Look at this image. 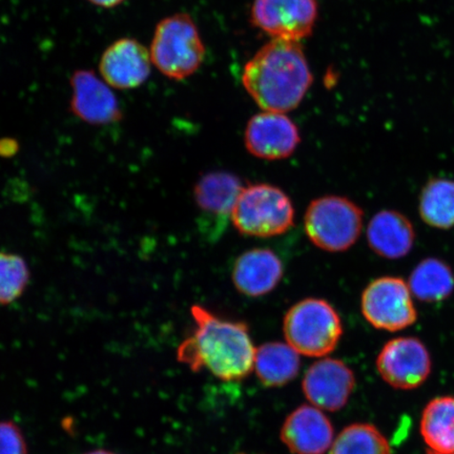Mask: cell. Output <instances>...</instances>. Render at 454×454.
I'll list each match as a JSON object with an SVG mask.
<instances>
[{"label": "cell", "instance_id": "cell-1", "mask_svg": "<svg viewBox=\"0 0 454 454\" xmlns=\"http://www.w3.org/2000/svg\"><path fill=\"white\" fill-rule=\"evenodd\" d=\"M196 328L180 344L177 360L192 372L208 371L227 382L241 381L254 371L255 348L248 326L221 319L203 306L191 309Z\"/></svg>", "mask_w": 454, "mask_h": 454}, {"label": "cell", "instance_id": "cell-2", "mask_svg": "<svg viewBox=\"0 0 454 454\" xmlns=\"http://www.w3.org/2000/svg\"><path fill=\"white\" fill-rule=\"evenodd\" d=\"M242 82L261 109L286 114L304 99L312 74L300 42L272 39L247 62Z\"/></svg>", "mask_w": 454, "mask_h": 454}, {"label": "cell", "instance_id": "cell-3", "mask_svg": "<svg viewBox=\"0 0 454 454\" xmlns=\"http://www.w3.org/2000/svg\"><path fill=\"white\" fill-rule=\"evenodd\" d=\"M150 54L153 65L164 76L184 81L201 67L206 47L192 17L178 13L159 22Z\"/></svg>", "mask_w": 454, "mask_h": 454}, {"label": "cell", "instance_id": "cell-4", "mask_svg": "<svg viewBox=\"0 0 454 454\" xmlns=\"http://www.w3.org/2000/svg\"><path fill=\"white\" fill-rule=\"evenodd\" d=\"M287 344L299 355L322 357L336 349L343 334L338 311L323 299L308 298L292 306L283 321Z\"/></svg>", "mask_w": 454, "mask_h": 454}, {"label": "cell", "instance_id": "cell-5", "mask_svg": "<svg viewBox=\"0 0 454 454\" xmlns=\"http://www.w3.org/2000/svg\"><path fill=\"white\" fill-rule=\"evenodd\" d=\"M231 223L244 236L271 238L286 234L294 223L291 198L279 187L266 184L244 186Z\"/></svg>", "mask_w": 454, "mask_h": 454}, {"label": "cell", "instance_id": "cell-6", "mask_svg": "<svg viewBox=\"0 0 454 454\" xmlns=\"http://www.w3.org/2000/svg\"><path fill=\"white\" fill-rule=\"evenodd\" d=\"M363 218L364 214L362 208L348 198H317L306 209V235L322 251L345 252L359 239Z\"/></svg>", "mask_w": 454, "mask_h": 454}, {"label": "cell", "instance_id": "cell-7", "mask_svg": "<svg viewBox=\"0 0 454 454\" xmlns=\"http://www.w3.org/2000/svg\"><path fill=\"white\" fill-rule=\"evenodd\" d=\"M368 323L386 332H399L416 323L418 314L408 283L396 277H382L369 283L361 299Z\"/></svg>", "mask_w": 454, "mask_h": 454}, {"label": "cell", "instance_id": "cell-8", "mask_svg": "<svg viewBox=\"0 0 454 454\" xmlns=\"http://www.w3.org/2000/svg\"><path fill=\"white\" fill-rule=\"evenodd\" d=\"M252 21L272 39L300 42L317 19V0H254Z\"/></svg>", "mask_w": 454, "mask_h": 454}, {"label": "cell", "instance_id": "cell-9", "mask_svg": "<svg viewBox=\"0 0 454 454\" xmlns=\"http://www.w3.org/2000/svg\"><path fill=\"white\" fill-rule=\"evenodd\" d=\"M380 376L394 388L416 389L428 379L431 357L422 340L397 338L386 343L377 359Z\"/></svg>", "mask_w": 454, "mask_h": 454}, {"label": "cell", "instance_id": "cell-10", "mask_svg": "<svg viewBox=\"0 0 454 454\" xmlns=\"http://www.w3.org/2000/svg\"><path fill=\"white\" fill-rule=\"evenodd\" d=\"M244 142L253 156L281 160L294 154L301 137L296 123L286 114L264 111L249 119Z\"/></svg>", "mask_w": 454, "mask_h": 454}, {"label": "cell", "instance_id": "cell-11", "mask_svg": "<svg viewBox=\"0 0 454 454\" xmlns=\"http://www.w3.org/2000/svg\"><path fill=\"white\" fill-rule=\"evenodd\" d=\"M243 189L239 177L224 170L207 173L197 181L195 203L211 238H218L224 231Z\"/></svg>", "mask_w": 454, "mask_h": 454}, {"label": "cell", "instance_id": "cell-12", "mask_svg": "<svg viewBox=\"0 0 454 454\" xmlns=\"http://www.w3.org/2000/svg\"><path fill=\"white\" fill-rule=\"evenodd\" d=\"M356 378L353 371L340 360L322 359L306 372L303 393L312 406L325 411H338L353 395Z\"/></svg>", "mask_w": 454, "mask_h": 454}, {"label": "cell", "instance_id": "cell-13", "mask_svg": "<svg viewBox=\"0 0 454 454\" xmlns=\"http://www.w3.org/2000/svg\"><path fill=\"white\" fill-rule=\"evenodd\" d=\"M71 111L90 126L121 121L122 111L111 87L92 71L78 70L71 78Z\"/></svg>", "mask_w": 454, "mask_h": 454}, {"label": "cell", "instance_id": "cell-14", "mask_svg": "<svg viewBox=\"0 0 454 454\" xmlns=\"http://www.w3.org/2000/svg\"><path fill=\"white\" fill-rule=\"evenodd\" d=\"M151 64V54L144 44L134 38H121L102 54L99 71L111 88L130 90L147 81Z\"/></svg>", "mask_w": 454, "mask_h": 454}, {"label": "cell", "instance_id": "cell-15", "mask_svg": "<svg viewBox=\"0 0 454 454\" xmlns=\"http://www.w3.org/2000/svg\"><path fill=\"white\" fill-rule=\"evenodd\" d=\"M281 440L294 454H325L333 442V427L319 408L302 405L294 411L281 428Z\"/></svg>", "mask_w": 454, "mask_h": 454}, {"label": "cell", "instance_id": "cell-16", "mask_svg": "<svg viewBox=\"0 0 454 454\" xmlns=\"http://www.w3.org/2000/svg\"><path fill=\"white\" fill-rule=\"evenodd\" d=\"M283 274L282 261L271 249L254 248L236 260L231 278L238 292L258 298L274 291Z\"/></svg>", "mask_w": 454, "mask_h": 454}, {"label": "cell", "instance_id": "cell-17", "mask_svg": "<svg viewBox=\"0 0 454 454\" xmlns=\"http://www.w3.org/2000/svg\"><path fill=\"white\" fill-rule=\"evenodd\" d=\"M367 241L380 257L401 259L411 253L416 241V231L405 215L385 209L374 215L369 223Z\"/></svg>", "mask_w": 454, "mask_h": 454}, {"label": "cell", "instance_id": "cell-18", "mask_svg": "<svg viewBox=\"0 0 454 454\" xmlns=\"http://www.w3.org/2000/svg\"><path fill=\"white\" fill-rule=\"evenodd\" d=\"M300 357L291 345L270 342L255 348L254 371L266 387H281L300 372Z\"/></svg>", "mask_w": 454, "mask_h": 454}, {"label": "cell", "instance_id": "cell-19", "mask_svg": "<svg viewBox=\"0 0 454 454\" xmlns=\"http://www.w3.org/2000/svg\"><path fill=\"white\" fill-rule=\"evenodd\" d=\"M421 434L428 454H454L453 396H439L428 403L422 414Z\"/></svg>", "mask_w": 454, "mask_h": 454}, {"label": "cell", "instance_id": "cell-20", "mask_svg": "<svg viewBox=\"0 0 454 454\" xmlns=\"http://www.w3.org/2000/svg\"><path fill=\"white\" fill-rule=\"evenodd\" d=\"M408 286L412 296L424 303L442 302L454 291V274L444 261L425 259L412 270Z\"/></svg>", "mask_w": 454, "mask_h": 454}, {"label": "cell", "instance_id": "cell-21", "mask_svg": "<svg viewBox=\"0 0 454 454\" xmlns=\"http://www.w3.org/2000/svg\"><path fill=\"white\" fill-rule=\"evenodd\" d=\"M419 212L426 224L439 230L451 229L454 226V181L429 180L419 196Z\"/></svg>", "mask_w": 454, "mask_h": 454}, {"label": "cell", "instance_id": "cell-22", "mask_svg": "<svg viewBox=\"0 0 454 454\" xmlns=\"http://www.w3.org/2000/svg\"><path fill=\"white\" fill-rule=\"evenodd\" d=\"M329 454H391V450L376 426L356 423L340 431Z\"/></svg>", "mask_w": 454, "mask_h": 454}, {"label": "cell", "instance_id": "cell-23", "mask_svg": "<svg viewBox=\"0 0 454 454\" xmlns=\"http://www.w3.org/2000/svg\"><path fill=\"white\" fill-rule=\"evenodd\" d=\"M31 272L21 255L0 252V305H9L25 294Z\"/></svg>", "mask_w": 454, "mask_h": 454}, {"label": "cell", "instance_id": "cell-24", "mask_svg": "<svg viewBox=\"0 0 454 454\" xmlns=\"http://www.w3.org/2000/svg\"><path fill=\"white\" fill-rule=\"evenodd\" d=\"M0 454H27L25 435L12 421L0 422Z\"/></svg>", "mask_w": 454, "mask_h": 454}, {"label": "cell", "instance_id": "cell-25", "mask_svg": "<svg viewBox=\"0 0 454 454\" xmlns=\"http://www.w3.org/2000/svg\"><path fill=\"white\" fill-rule=\"evenodd\" d=\"M17 151V144L15 141L7 139L0 141V155L12 156Z\"/></svg>", "mask_w": 454, "mask_h": 454}, {"label": "cell", "instance_id": "cell-26", "mask_svg": "<svg viewBox=\"0 0 454 454\" xmlns=\"http://www.w3.org/2000/svg\"><path fill=\"white\" fill-rule=\"evenodd\" d=\"M88 2L98 5V7L110 9L115 8L117 5L121 4L124 0H88Z\"/></svg>", "mask_w": 454, "mask_h": 454}, {"label": "cell", "instance_id": "cell-27", "mask_svg": "<svg viewBox=\"0 0 454 454\" xmlns=\"http://www.w3.org/2000/svg\"><path fill=\"white\" fill-rule=\"evenodd\" d=\"M85 454H117V453L109 451V450H98L90 451Z\"/></svg>", "mask_w": 454, "mask_h": 454}]
</instances>
